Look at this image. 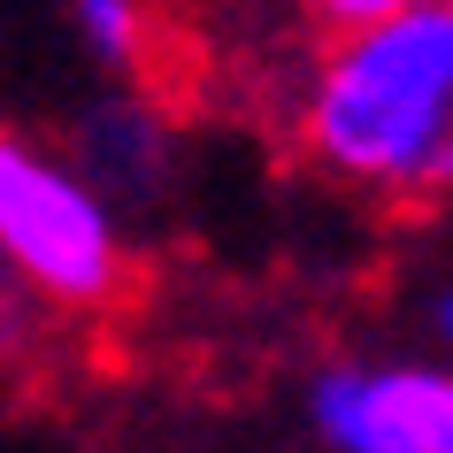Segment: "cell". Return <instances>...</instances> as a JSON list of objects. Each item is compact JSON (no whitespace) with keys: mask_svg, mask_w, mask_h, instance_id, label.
Wrapping results in <instances>:
<instances>
[{"mask_svg":"<svg viewBox=\"0 0 453 453\" xmlns=\"http://www.w3.org/2000/svg\"><path fill=\"white\" fill-rule=\"evenodd\" d=\"M392 8H415V0H308V16L323 31H354V24H377Z\"/></svg>","mask_w":453,"mask_h":453,"instance_id":"6","label":"cell"},{"mask_svg":"<svg viewBox=\"0 0 453 453\" xmlns=\"http://www.w3.org/2000/svg\"><path fill=\"white\" fill-rule=\"evenodd\" d=\"M0 254L54 315H108L131 285L116 192L77 154H47L31 139L0 146Z\"/></svg>","mask_w":453,"mask_h":453,"instance_id":"2","label":"cell"},{"mask_svg":"<svg viewBox=\"0 0 453 453\" xmlns=\"http://www.w3.org/2000/svg\"><path fill=\"white\" fill-rule=\"evenodd\" d=\"M423 331H430V346H438V354H453V269L430 285V300H423Z\"/></svg>","mask_w":453,"mask_h":453,"instance_id":"7","label":"cell"},{"mask_svg":"<svg viewBox=\"0 0 453 453\" xmlns=\"http://www.w3.org/2000/svg\"><path fill=\"white\" fill-rule=\"evenodd\" d=\"M77 24V47L100 70H139L146 62V0H62Z\"/></svg>","mask_w":453,"mask_h":453,"instance_id":"5","label":"cell"},{"mask_svg":"<svg viewBox=\"0 0 453 453\" xmlns=\"http://www.w3.org/2000/svg\"><path fill=\"white\" fill-rule=\"evenodd\" d=\"M308 423L338 453H453V354L331 361L308 384Z\"/></svg>","mask_w":453,"mask_h":453,"instance_id":"3","label":"cell"},{"mask_svg":"<svg viewBox=\"0 0 453 453\" xmlns=\"http://www.w3.org/2000/svg\"><path fill=\"white\" fill-rule=\"evenodd\" d=\"M300 146L346 192L453 200V0H415L331 31L300 93Z\"/></svg>","mask_w":453,"mask_h":453,"instance_id":"1","label":"cell"},{"mask_svg":"<svg viewBox=\"0 0 453 453\" xmlns=\"http://www.w3.org/2000/svg\"><path fill=\"white\" fill-rule=\"evenodd\" d=\"M77 162L93 169L116 200H139V192H162L169 169V123L146 108V100H93L77 116Z\"/></svg>","mask_w":453,"mask_h":453,"instance_id":"4","label":"cell"}]
</instances>
